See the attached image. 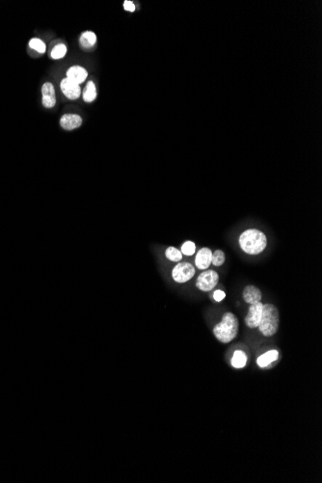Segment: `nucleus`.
I'll return each instance as SVG.
<instances>
[{"mask_svg": "<svg viewBox=\"0 0 322 483\" xmlns=\"http://www.w3.org/2000/svg\"><path fill=\"white\" fill-rule=\"evenodd\" d=\"M124 8L126 11H128V12H134V10H135V5H134L131 1H127V0H126V1H124Z\"/></svg>", "mask_w": 322, "mask_h": 483, "instance_id": "nucleus-23", "label": "nucleus"}, {"mask_svg": "<svg viewBox=\"0 0 322 483\" xmlns=\"http://www.w3.org/2000/svg\"><path fill=\"white\" fill-rule=\"evenodd\" d=\"M67 53V48L63 44H59L55 46L51 51V57L53 59H61L63 58Z\"/></svg>", "mask_w": 322, "mask_h": 483, "instance_id": "nucleus-19", "label": "nucleus"}, {"mask_svg": "<svg viewBox=\"0 0 322 483\" xmlns=\"http://www.w3.org/2000/svg\"><path fill=\"white\" fill-rule=\"evenodd\" d=\"M226 297V293L223 291V290H215L214 293H213V298L216 302H221L223 299H225Z\"/></svg>", "mask_w": 322, "mask_h": 483, "instance_id": "nucleus-22", "label": "nucleus"}, {"mask_svg": "<svg viewBox=\"0 0 322 483\" xmlns=\"http://www.w3.org/2000/svg\"><path fill=\"white\" fill-rule=\"evenodd\" d=\"M195 275V267L189 263H179L173 268L172 277L174 281L183 284L192 279Z\"/></svg>", "mask_w": 322, "mask_h": 483, "instance_id": "nucleus-5", "label": "nucleus"}, {"mask_svg": "<svg viewBox=\"0 0 322 483\" xmlns=\"http://www.w3.org/2000/svg\"><path fill=\"white\" fill-rule=\"evenodd\" d=\"M196 251V245L193 242H185L181 246V254L185 256H193Z\"/></svg>", "mask_w": 322, "mask_h": 483, "instance_id": "nucleus-20", "label": "nucleus"}, {"mask_svg": "<svg viewBox=\"0 0 322 483\" xmlns=\"http://www.w3.org/2000/svg\"><path fill=\"white\" fill-rule=\"evenodd\" d=\"M225 261H226V256L222 250H216L215 252L212 253L211 265H213L214 266H223L225 264Z\"/></svg>", "mask_w": 322, "mask_h": 483, "instance_id": "nucleus-18", "label": "nucleus"}, {"mask_svg": "<svg viewBox=\"0 0 322 483\" xmlns=\"http://www.w3.org/2000/svg\"><path fill=\"white\" fill-rule=\"evenodd\" d=\"M239 322L233 313H225L221 322L213 328L214 337L222 343H229L234 340L238 334Z\"/></svg>", "mask_w": 322, "mask_h": 483, "instance_id": "nucleus-2", "label": "nucleus"}, {"mask_svg": "<svg viewBox=\"0 0 322 483\" xmlns=\"http://www.w3.org/2000/svg\"><path fill=\"white\" fill-rule=\"evenodd\" d=\"M263 308H264V304L262 302L250 304L248 314L245 316V324L247 327L251 329H255L259 327L263 315Z\"/></svg>", "mask_w": 322, "mask_h": 483, "instance_id": "nucleus-6", "label": "nucleus"}, {"mask_svg": "<svg viewBox=\"0 0 322 483\" xmlns=\"http://www.w3.org/2000/svg\"><path fill=\"white\" fill-rule=\"evenodd\" d=\"M165 256L166 258L171 261V262H175V263H178L181 261L182 259V254L179 250H177L175 247H169L167 248L166 252H165Z\"/></svg>", "mask_w": 322, "mask_h": 483, "instance_id": "nucleus-17", "label": "nucleus"}, {"mask_svg": "<svg viewBox=\"0 0 322 483\" xmlns=\"http://www.w3.org/2000/svg\"><path fill=\"white\" fill-rule=\"evenodd\" d=\"M42 95H43V105L46 108H52L56 103L55 90L51 83L47 82L42 87Z\"/></svg>", "mask_w": 322, "mask_h": 483, "instance_id": "nucleus-9", "label": "nucleus"}, {"mask_svg": "<svg viewBox=\"0 0 322 483\" xmlns=\"http://www.w3.org/2000/svg\"><path fill=\"white\" fill-rule=\"evenodd\" d=\"M82 123V119L76 114H65L60 120L61 126L66 130H73L79 127Z\"/></svg>", "mask_w": 322, "mask_h": 483, "instance_id": "nucleus-12", "label": "nucleus"}, {"mask_svg": "<svg viewBox=\"0 0 322 483\" xmlns=\"http://www.w3.org/2000/svg\"><path fill=\"white\" fill-rule=\"evenodd\" d=\"M97 97V89L96 85L93 81H89L86 85V88L83 92V99L86 102H92Z\"/></svg>", "mask_w": 322, "mask_h": 483, "instance_id": "nucleus-16", "label": "nucleus"}, {"mask_svg": "<svg viewBox=\"0 0 322 483\" xmlns=\"http://www.w3.org/2000/svg\"><path fill=\"white\" fill-rule=\"evenodd\" d=\"M212 252L209 248L204 247L196 255L195 258V266L200 270H206L211 265Z\"/></svg>", "mask_w": 322, "mask_h": 483, "instance_id": "nucleus-8", "label": "nucleus"}, {"mask_svg": "<svg viewBox=\"0 0 322 483\" xmlns=\"http://www.w3.org/2000/svg\"><path fill=\"white\" fill-rule=\"evenodd\" d=\"M60 88L62 92L64 93V95L70 98V99H77L80 96V93H81V90H80V87L78 84H75L74 82L71 81L70 79L68 78H65L61 81L60 83Z\"/></svg>", "mask_w": 322, "mask_h": 483, "instance_id": "nucleus-7", "label": "nucleus"}, {"mask_svg": "<svg viewBox=\"0 0 322 483\" xmlns=\"http://www.w3.org/2000/svg\"><path fill=\"white\" fill-rule=\"evenodd\" d=\"M280 325V314L278 309L270 303L264 304L263 315L259 324V330L264 337H272L278 332Z\"/></svg>", "mask_w": 322, "mask_h": 483, "instance_id": "nucleus-3", "label": "nucleus"}, {"mask_svg": "<svg viewBox=\"0 0 322 483\" xmlns=\"http://www.w3.org/2000/svg\"><path fill=\"white\" fill-rule=\"evenodd\" d=\"M232 365L234 368H242L247 363V355L242 350H236L232 358Z\"/></svg>", "mask_w": 322, "mask_h": 483, "instance_id": "nucleus-15", "label": "nucleus"}, {"mask_svg": "<svg viewBox=\"0 0 322 483\" xmlns=\"http://www.w3.org/2000/svg\"><path fill=\"white\" fill-rule=\"evenodd\" d=\"M238 244L244 253L256 256L264 252L267 246V239L263 232L257 229H248L239 236Z\"/></svg>", "mask_w": 322, "mask_h": 483, "instance_id": "nucleus-1", "label": "nucleus"}, {"mask_svg": "<svg viewBox=\"0 0 322 483\" xmlns=\"http://www.w3.org/2000/svg\"><path fill=\"white\" fill-rule=\"evenodd\" d=\"M278 358H279L278 350L272 349V350L265 352L263 355H261L257 360V363L260 367H265V366L269 365L270 363L277 361Z\"/></svg>", "mask_w": 322, "mask_h": 483, "instance_id": "nucleus-13", "label": "nucleus"}, {"mask_svg": "<svg viewBox=\"0 0 322 483\" xmlns=\"http://www.w3.org/2000/svg\"><path fill=\"white\" fill-rule=\"evenodd\" d=\"M87 75H88L87 71L79 66H74L70 68L67 72V78L78 85L85 81Z\"/></svg>", "mask_w": 322, "mask_h": 483, "instance_id": "nucleus-11", "label": "nucleus"}, {"mask_svg": "<svg viewBox=\"0 0 322 483\" xmlns=\"http://www.w3.org/2000/svg\"><path fill=\"white\" fill-rule=\"evenodd\" d=\"M96 42H97V36H96V34L94 32H90V31L82 33V35H81V37L79 39L80 46L83 48H93L95 46Z\"/></svg>", "mask_w": 322, "mask_h": 483, "instance_id": "nucleus-14", "label": "nucleus"}, {"mask_svg": "<svg viewBox=\"0 0 322 483\" xmlns=\"http://www.w3.org/2000/svg\"><path fill=\"white\" fill-rule=\"evenodd\" d=\"M242 297L244 301L248 304H253V303L261 302L263 298V293L261 290L253 285H249L245 287L243 290Z\"/></svg>", "mask_w": 322, "mask_h": 483, "instance_id": "nucleus-10", "label": "nucleus"}, {"mask_svg": "<svg viewBox=\"0 0 322 483\" xmlns=\"http://www.w3.org/2000/svg\"><path fill=\"white\" fill-rule=\"evenodd\" d=\"M29 47L31 48L35 49L36 51H38L39 53H45L46 52V45L40 39H36V38L31 39L29 42Z\"/></svg>", "mask_w": 322, "mask_h": 483, "instance_id": "nucleus-21", "label": "nucleus"}, {"mask_svg": "<svg viewBox=\"0 0 322 483\" xmlns=\"http://www.w3.org/2000/svg\"><path fill=\"white\" fill-rule=\"evenodd\" d=\"M218 281H219V275L217 272L206 269L198 276L196 280V287L201 291L207 292L216 287Z\"/></svg>", "mask_w": 322, "mask_h": 483, "instance_id": "nucleus-4", "label": "nucleus"}]
</instances>
